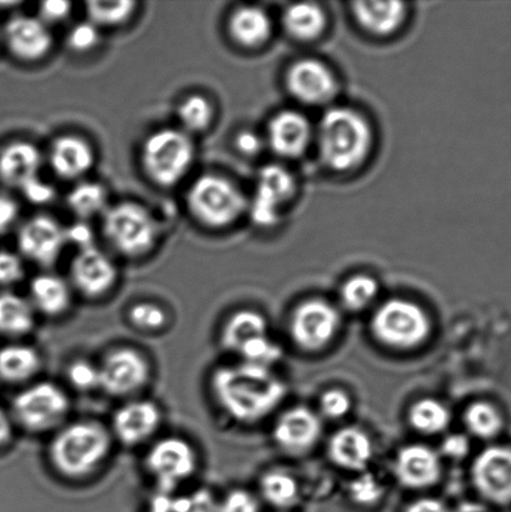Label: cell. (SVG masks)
Returning a JSON list of instances; mask_svg holds the SVG:
<instances>
[{"instance_id": "6da1fadb", "label": "cell", "mask_w": 511, "mask_h": 512, "mask_svg": "<svg viewBox=\"0 0 511 512\" xmlns=\"http://www.w3.org/2000/svg\"><path fill=\"white\" fill-rule=\"evenodd\" d=\"M209 389L218 408L240 424L268 418L287 395V386L272 369L244 361L215 369Z\"/></svg>"}, {"instance_id": "7a4b0ae2", "label": "cell", "mask_w": 511, "mask_h": 512, "mask_svg": "<svg viewBox=\"0 0 511 512\" xmlns=\"http://www.w3.org/2000/svg\"><path fill=\"white\" fill-rule=\"evenodd\" d=\"M113 444L112 433L100 421H72L55 431L48 445V461L63 479L83 481L107 463Z\"/></svg>"}, {"instance_id": "3957f363", "label": "cell", "mask_w": 511, "mask_h": 512, "mask_svg": "<svg viewBox=\"0 0 511 512\" xmlns=\"http://www.w3.org/2000/svg\"><path fill=\"white\" fill-rule=\"evenodd\" d=\"M318 145L330 169L349 172L367 159L373 145L372 128L357 110L335 107L320 119Z\"/></svg>"}, {"instance_id": "277c9868", "label": "cell", "mask_w": 511, "mask_h": 512, "mask_svg": "<svg viewBox=\"0 0 511 512\" xmlns=\"http://www.w3.org/2000/svg\"><path fill=\"white\" fill-rule=\"evenodd\" d=\"M195 148L189 134L164 128L149 135L140 150V164L147 178L160 188H172L192 169Z\"/></svg>"}, {"instance_id": "5b68a950", "label": "cell", "mask_w": 511, "mask_h": 512, "mask_svg": "<svg viewBox=\"0 0 511 512\" xmlns=\"http://www.w3.org/2000/svg\"><path fill=\"white\" fill-rule=\"evenodd\" d=\"M102 229L110 247L128 259L143 258L157 245L160 227L148 208L137 202H122L108 207Z\"/></svg>"}, {"instance_id": "8992f818", "label": "cell", "mask_w": 511, "mask_h": 512, "mask_svg": "<svg viewBox=\"0 0 511 512\" xmlns=\"http://www.w3.org/2000/svg\"><path fill=\"white\" fill-rule=\"evenodd\" d=\"M192 217L209 229H224L237 222L248 209V200L232 180L217 174L195 179L187 193Z\"/></svg>"}, {"instance_id": "52a82bcc", "label": "cell", "mask_w": 511, "mask_h": 512, "mask_svg": "<svg viewBox=\"0 0 511 512\" xmlns=\"http://www.w3.org/2000/svg\"><path fill=\"white\" fill-rule=\"evenodd\" d=\"M70 399L63 388L52 381H37L14 396L10 416L25 433H55L67 421Z\"/></svg>"}, {"instance_id": "ba28073f", "label": "cell", "mask_w": 511, "mask_h": 512, "mask_svg": "<svg viewBox=\"0 0 511 512\" xmlns=\"http://www.w3.org/2000/svg\"><path fill=\"white\" fill-rule=\"evenodd\" d=\"M432 331L429 315L418 304L407 299H389L379 306L372 319L375 339L388 348H419Z\"/></svg>"}, {"instance_id": "9c48e42d", "label": "cell", "mask_w": 511, "mask_h": 512, "mask_svg": "<svg viewBox=\"0 0 511 512\" xmlns=\"http://www.w3.org/2000/svg\"><path fill=\"white\" fill-rule=\"evenodd\" d=\"M144 464L159 493L172 494L197 473L199 456L187 439L167 436L150 446Z\"/></svg>"}, {"instance_id": "30bf717a", "label": "cell", "mask_w": 511, "mask_h": 512, "mask_svg": "<svg viewBox=\"0 0 511 512\" xmlns=\"http://www.w3.org/2000/svg\"><path fill=\"white\" fill-rule=\"evenodd\" d=\"M98 368L100 390L113 398H133L147 388L152 379L149 359L132 346H118L109 350Z\"/></svg>"}, {"instance_id": "8fae6325", "label": "cell", "mask_w": 511, "mask_h": 512, "mask_svg": "<svg viewBox=\"0 0 511 512\" xmlns=\"http://www.w3.org/2000/svg\"><path fill=\"white\" fill-rule=\"evenodd\" d=\"M342 318L337 308L324 299H308L294 309L290 336L300 350L318 353L339 333Z\"/></svg>"}, {"instance_id": "7c38bea8", "label": "cell", "mask_w": 511, "mask_h": 512, "mask_svg": "<svg viewBox=\"0 0 511 512\" xmlns=\"http://www.w3.org/2000/svg\"><path fill=\"white\" fill-rule=\"evenodd\" d=\"M294 193V179L287 169L268 165L260 170L252 203L248 205L258 227H274Z\"/></svg>"}, {"instance_id": "4fadbf2b", "label": "cell", "mask_w": 511, "mask_h": 512, "mask_svg": "<svg viewBox=\"0 0 511 512\" xmlns=\"http://www.w3.org/2000/svg\"><path fill=\"white\" fill-rule=\"evenodd\" d=\"M163 423L162 409L148 399H129L113 414L110 433L118 443L135 448L154 438Z\"/></svg>"}, {"instance_id": "5bb4252c", "label": "cell", "mask_w": 511, "mask_h": 512, "mask_svg": "<svg viewBox=\"0 0 511 512\" xmlns=\"http://www.w3.org/2000/svg\"><path fill=\"white\" fill-rule=\"evenodd\" d=\"M118 278L117 265L95 247L79 250L70 264V286L89 300L107 296L117 285Z\"/></svg>"}, {"instance_id": "9a60e30c", "label": "cell", "mask_w": 511, "mask_h": 512, "mask_svg": "<svg viewBox=\"0 0 511 512\" xmlns=\"http://www.w3.org/2000/svg\"><path fill=\"white\" fill-rule=\"evenodd\" d=\"M67 245L65 230L57 220L38 215L29 219L18 233V249L25 259L44 268L57 263Z\"/></svg>"}, {"instance_id": "2e32d148", "label": "cell", "mask_w": 511, "mask_h": 512, "mask_svg": "<svg viewBox=\"0 0 511 512\" xmlns=\"http://www.w3.org/2000/svg\"><path fill=\"white\" fill-rule=\"evenodd\" d=\"M472 478L484 499L498 505L511 504V449L493 446L484 450L474 461Z\"/></svg>"}, {"instance_id": "e0dca14e", "label": "cell", "mask_w": 511, "mask_h": 512, "mask_svg": "<svg viewBox=\"0 0 511 512\" xmlns=\"http://www.w3.org/2000/svg\"><path fill=\"white\" fill-rule=\"evenodd\" d=\"M2 40L14 58L25 63L44 59L53 48V35L39 18L17 15L2 30Z\"/></svg>"}, {"instance_id": "ac0fdd59", "label": "cell", "mask_w": 511, "mask_h": 512, "mask_svg": "<svg viewBox=\"0 0 511 512\" xmlns=\"http://www.w3.org/2000/svg\"><path fill=\"white\" fill-rule=\"evenodd\" d=\"M322 431V421L313 410L295 406L280 415L274 426L273 438L284 453L303 455L318 444Z\"/></svg>"}, {"instance_id": "d6986e66", "label": "cell", "mask_w": 511, "mask_h": 512, "mask_svg": "<svg viewBox=\"0 0 511 512\" xmlns=\"http://www.w3.org/2000/svg\"><path fill=\"white\" fill-rule=\"evenodd\" d=\"M289 92L305 104L328 103L337 93L338 83L332 70L317 59H302L288 70Z\"/></svg>"}, {"instance_id": "ffe728a7", "label": "cell", "mask_w": 511, "mask_h": 512, "mask_svg": "<svg viewBox=\"0 0 511 512\" xmlns=\"http://www.w3.org/2000/svg\"><path fill=\"white\" fill-rule=\"evenodd\" d=\"M395 476L408 489H428L442 476V460L427 445L413 444L400 449L394 464Z\"/></svg>"}, {"instance_id": "44dd1931", "label": "cell", "mask_w": 511, "mask_h": 512, "mask_svg": "<svg viewBox=\"0 0 511 512\" xmlns=\"http://www.w3.org/2000/svg\"><path fill=\"white\" fill-rule=\"evenodd\" d=\"M313 129L307 117L293 110L282 112L270 120L267 140L275 154L297 158L312 142Z\"/></svg>"}, {"instance_id": "7402d4cb", "label": "cell", "mask_w": 511, "mask_h": 512, "mask_svg": "<svg viewBox=\"0 0 511 512\" xmlns=\"http://www.w3.org/2000/svg\"><path fill=\"white\" fill-rule=\"evenodd\" d=\"M94 162L92 145L77 135H62L54 140L49 150L50 167L64 180L84 177L93 168Z\"/></svg>"}, {"instance_id": "603a6c76", "label": "cell", "mask_w": 511, "mask_h": 512, "mask_svg": "<svg viewBox=\"0 0 511 512\" xmlns=\"http://www.w3.org/2000/svg\"><path fill=\"white\" fill-rule=\"evenodd\" d=\"M42 154L32 143L13 142L0 149V182L10 188L22 189L39 177Z\"/></svg>"}, {"instance_id": "cb8c5ba5", "label": "cell", "mask_w": 511, "mask_h": 512, "mask_svg": "<svg viewBox=\"0 0 511 512\" xmlns=\"http://www.w3.org/2000/svg\"><path fill=\"white\" fill-rule=\"evenodd\" d=\"M328 455L339 468L364 473L373 458V443L362 429L348 426L330 438Z\"/></svg>"}, {"instance_id": "d4e9b609", "label": "cell", "mask_w": 511, "mask_h": 512, "mask_svg": "<svg viewBox=\"0 0 511 512\" xmlns=\"http://www.w3.org/2000/svg\"><path fill=\"white\" fill-rule=\"evenodd\" d=\"M35 313L47 318H60L67 314L73 303L72 286L54 274L34 276L29 284V299Z\"/></svg>"}, {"instance_id": "484cf974", "label": "cell", "mask_w": 511, "mask_h": 512, "mask_svg": "<svg viewBox=\"0 0 511 512\" xmlns=\"http://www.w3.org/2000/svg\"><path fill=\"white\" fill-rule=\"evenodd\" d=\"M228 33L240 47L259 48L272 34V20L264 9L255 5H243L230 14Z\"/></svg>"}, {"instance_id": "4316f807", "label": "cell", "mask_w": 511, "mask_h": 512, "mask_svg": "<svg viewBox=\"0 0 511 512\" xmlns=\"http://www.w3.org/2000/svg\"><path fill=\"white\" fill-rule=\"evenodd\" d=\"M43 359L39 351L28 344H8L0 348V383L27 384L37 378Z\"/></svg>"}, {"instance_id": "83f0119b", "label": "cell", "mask_w": 511, "mask_h": 512, "mask_svg": "<svg viewBox=\"0 0 511 512\" xmlns=\"http://www.w3.org/2000/svg\"><path fill=\"white\" fill-rule=\"evenodd\" d=\"M353 13L364 30L377 37H387L402 27L407 9L400 2H358Z\"/></svg>"}, {"instance_id": "f1b7e54d", "label": "cell", "mask_w": 511, "mask_h": 512, "mask_svg": "<svg viewBox=\"0 0 511 512\" xmlns=\"http://www.w3.org/2000/svg\"><path fill=\"white\" fill-rule=\"evenodd\" d=\"M268 335V324L258 311L243 309L235 311L225 321L220 331V344L230 353L238 354L249 341Z\"/></svg>"}, {"instance_id": "f546056e", "label": "cell", "mask_w": 511, "mask_h": 512, "mask_svg": "<svg viewBox=\"0 0 511 512\" xmlns=\"http://www.w3.org/2000/svg\"><path fill=\"white\" fill-rule=\"evenodd\" d=\"M35 315L28 299L9 291L0 294V335L12 339L27 336L34 329Z\"/></svg>"}, {"instance_id": "4dcf8cb0", "label": "cell", "mask_w": 511, "mask_h": 512, "mask_svg": "<svg viewBox=\"0 0 511 512\" xmlns=\"http://www.w3.org/2000/svg\"><path fill=\"white\" fill-rule=\"evenodd\" d=\"M283 23L293 38L309 42L322 35L327 19L317 4L298 3L285 9Z\"/></svg>"}, {"instance_id": "1f68e13d", "label": "cell", "mask_w": 511, "mask_h": 512, "mask_svg": "<svg viewBox=\"0 0 511 512\" xmlns=\"http://www.w3.org/2000/svg\"><path fill=\"white\" fill-rule=\"evenodd\" d=\"M408 420L418 433L437 435L449 428L452 415L447 406L437 399L425 398L410 406Z\"/></svg>"}, {"instance_id": "d6a6232c", "label": "cell", "mask_w": 511, "mask_h": 512, "mask_svg": "<svg viewBox=\"0 0 511 512\" xmlns=\"http://www.w3.org/2000/svg\"><path fill=\"white\" fill-rule=\"evenodd\" d=\"M67 204L70 212L87 222L108 209V192L97 182L78 183L67 195Z\"/></svg>"}, {"instance_id": "836d02e7", "label": "cell", "mask_w": 511, "mask_h": 512, "mask_svg": "<svg viewBox=\"0 0 511 512\" xmlns=\"http://www.w3.org/2000/svg\"><path fill=\"white\" fill-rule=\"evenodd\" d=\"M260 491L268 504L285 510L293 508L300 498L298 481L282 470H270L260 479Z\"/></svg>"}, {"instance_id": "e575fe53", "label": "cell", "mask_w": 511, "mask_h": 512, "mask_svg": "<svg viewBox=\"0 0 511 512\" xmlns=\"http://www.w3.org/2000/svg\"><path fill=\"white\" fill-rule=\"evenodd\" d=\"M464 423L470 434L479 439H493L503 429V418L495 406L477 401L464 414Z\"/></svg>"}, {"instance_id": "d590c367", "label": "cell", "mask_w": 511, "mask_h": 512, "mask_svg": "<svg viewBox=\"0 0 511 512\" xmlns=\"http://www.w3.org/2000/svg\"><path fill=\"white\" fill-rule=\"evenodd\" d=\"M177 114L183 132L203 133L213 123L214 108L203 95L192 94L179 104Z\"/></svg>"}, {"instance_id": "8d00e7d4", "label": "cell", "mask_w": 511, "mask_h": 512, "mask_svg": "<svg viewBox=\"0 0 511 512\" xmlns=\"http://www.w3.org/2000/svg\"><path fill=\"white\" fill-rule=\"evenodd\" d=\"M137 3L132 0H118V2H104V0H93L87 3V14L89 22L97 25L98 28L119 27L133 17Z\"/></svg>"}, {"instance_id": "74e56055", "label": "cell", "mask_w": 511, "mask_h": 512, "mask_svg": "<svg viewBox=\"0 0 511 512\" xmlns=\"http://www.w3.org/2000/svg\"><path fill=\"white\" fill-rule=\"evenodd\" d=\"M379 294L378 281L372 276L359 274L349 278L340 290L342 303L350 311H362L373 303Z\"/></svg>"}, {"instance_id": "f35d334b", "label": "cell", "mask_w": 511, "mask_h": 512, "mask_svg": "<svg viewBox=\"0 0 511 512\" xmlns=\"http://www.w3.org/2000/svg\"><path fill=\"white\" fill-rule=\"evenodd\" d=\"M128 321L143 333H159L169 324L168 311L153 301H138L128 310Z\"/></svg>"}, {"instance_id": "ab89813d", "label": "cell", "mask_w": 511, "mask_h": 512, "mask_svg": "<svg viewBox=\"0 0 511 512\" xmlns=\"http://www.w3.org/2000/svg\"><path fill=\"white\" fill-rule=\"evenodd\" d=\"M238 355L244 363L272 369V366L282 359L283 350L273 340H270L268 335H264L245 344Z\"/></svg>"}, {"instance_id": "60d3db41", "label": "cell", "mask_w": 511, "mask_h": 512, "mask_svg": "<svg viewBox=\"0 0 511 512\" xmlns=\"http://www.w3.org/2000/svg\"><path fill=\"white\" fill-rule=\"evenodd\" d=\"M350 500L360 508H373L382 501L384 488L373 474L363 473L349 486Z\"/></svg>"}, {"instance_id": "b9f144b4", "label": "cell", "mask_w": 511, "mask_h": 512, "mask_svg": "<svg viewBox=\"0 0 511 512\" xmlns=\"http://www.w3.org/2000/svg\"><path fill=\"white\" fill-rule=\"evenodd\" d=\"M67 379L70 386L82 393L100 389L99 368L87 359H77L69 364Z\"/></svg>"}, {"instance_id": "7bdbcfd3", "label": "cell", "mask_w": 511, "mask_h": 512, "mask_svg": "<svg viewBox=\"0 0 511 512\" xmlns=\"http://www.w3.org/2000/svg\"><path fill=\"white\" fill-rule=\"evenodd\" d=\"M100 43V32L92 22L75 24L67 35V45L74 53L85 54L92 52Z\"/></svg>"}, {"instance_id": "ee69618b", "label": "cell", "mask_w": 511, "mask_h": 512, "mask_svg": "<svg viewBox=\"0 0 511 512\" xmlns=\"http://www.w3.org/2000/svg\"><path fill=\"white\" fill-rule=\"evenodd\" d=\"M173 512H218V500L212 491L198 489L192 494L173 498Z\"/></svg>"}, {"instance_id": "f6af8a7d", "label": "cell", "mask_w": 511, "mask_h": 512, "mask_svg": "<svg viewBox=\"0 0 511 512\" xmlns=\"http://www.w3.org/2000/svg\"><path fill=\"white\" fill-rule=\"evenodd\" d=\"M352 409V399L342 389H329L320 398V410L329 419H342Z\"/></svg>"}, {"instance_id": "bcb514c9", "label": "cell", "mask_w": 511, "mask_h": 512, "mask_svg": "<svg viewBox=\"0 0 511 512\" xmlns=\"http://www.w3.org/2000/svg\"><path fill=\"white\" fill-rule=\"evenodd\" d=\"M218 512H260V504L249 491L234 489L218 501Z\"/></svg>"}, {"instance_id": "7dc6e473", "label": "cell", "mask_w": 511, "mask_h": 512, "mask_svg": "<svg viewBox=\"0 0 511 512\" xmlns=\"http://www.w3.org/2000/svg\"><path fill=\"white\" fill-rule=\"evenodd\" d=\"M22 258L17 254L0 250V286H12L24 279Z\"/></svg>"}, {"instance_id": "c3c4849f", "label": "cell", "mask_w": 511, "mask_h": 512, "mask_svg": "<svg viewBox=\"0 0 511 512\" xmlns=\"http://www.w3.org/2000/svg\"><path fill=\"white\" fill-rule=\"evenodd\" d=\"M20 192L30 204L47 205L52 203L55 198V189L42 178H35L25 184Z\"/></svg>"}, {"instance_id": "681fc988", "label": "cell", "mask_w": 511, "mask_h": 512, "mask_svg": "<svg viewBox=\"0 0 511 512\" xmlns=\"http://www.w3.org/2000/svg\"><path fill=\"white\" fill-rule=\"evenodd\" d=\"M72 13V3L67 0H47L39 5V19L45 24L64 22Z\"/></svg>"}, {"instance_id": "f907efd6", "label": "cell", "mask_w": 511, "mask_h": 512, "mask_svg": "<svg viewBox=\"0 0 511 512\" xmlns=\"http://www.w3.org/2000/svg\"><path fill=\"white\" fill-rule=\"evenodd\" d=\"M64 230L67 244H73L74 247L78 248V252L79 250L95 247L93 229L84 220H79L78 223H74L69 228H64Z\"/></svg>"}, {"instance_id": "816d5d0a", "label": "cell", "mask_w": 511, "mask_h": 512, "mask_svg": "<svg viewBox=\"0 0 511 512\" xmlns=\"http://www.w3.org/2000/svg\"><path fill=\"white\" fill-rule=\"evenodd\" d=\"M19 217V207L14 199L0 194V234L14 227Z\"/></svg>"}, {"instance_id": "f5cc1de1", "label": "cell", "mask_w": 511, "mask_h": 512, "mask_svg": "<svg viewBox=\"0 0 511 512\" xmlns=\"http://www.w3.org/2000/svg\"><path fill=\"white\" fill-rule=\"evenodd\" d=\"M469 449V440L463 435L448 436L442 446L444 455L454 460L464 459L468 455Z\"/></svg>"}, {"instance_id": "db71d44e", "label": "cell", "mask_w": 511, "mask_h": 512, "mask_svg": "<svg viewBox=\"0 0 511 512\" xmlns=\"http://www.w3.org/2000/svg\"><path fill=\"white\" fill-rule=\"evenodd\" d=\"M235 145L240 153L244 155H255L260 152V148H262V140L258 137L257 134L253 132H245L239 133L237 139H235Z\"/></svg>"}, {"instance_id": "11a10c76", "label": "cell", "mask_w": 511, "mask_h": 512, "mask_svg": "<svg viewBox=\"0 0 511 512\" xmlns=\"http://www.w3.org/2000/svg\"><path fill=\"white\" fill-rule=\"evenodd\" d=\"M403 512H452L438 499L423 498L410 503Z\"/></svg>"}, {"instance_id": "9f6ffc18", "label": "cell", "mask_w": 511, "mask_h": 512, "mask_svg": "<svg viewBox=\"0 0 511 512\" xmlns=\"http://www.w3.org/2000/svg\"><path fill=\"white\" fill-rule=\"evenodd\" d=\"M14 435V421L10 413L0 408V449L10 444Z\"/></svg>"}, {"instance_id": "6f0895ef", "label": "cell", "mask_w": 511, "mask_h": 512, "mask_svg": "<svg viewBox=\"0 0 511 512\" xmlns=\"http://www.w3.org/2000/svg\"><path fill=\"white\" fill-rule=\"evenodd\" d=\"M452 512H490L485 506L478 503H463Z\"/></svg>"}, {"instance_id": "680465c9", "label": "cell", "mask_w": 511, "mask_h": 512, "mask_svg": "<svg viewBox=\"0 0 511 512\" xmlns=\"http://www.w3.org/2000/svg\"><path fill=\"white\" fill-rule=\"evenodd\" d=\"M0 43H3V40H2V32H0Z\"/></svg>"}]
</instances>
